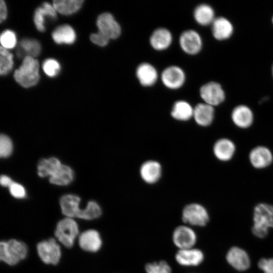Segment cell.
Instances as JSON below:
<instances>
[{
	"mask_svg": "<svg viewBox=\"0 0 273 273\" xmlns=\"http://www.w3.org/2000/svg\"><path fill=\"white\" fill-rule=\"evenodd\" d=\"M80 198L73 195H66L62 196L60 204L62 213L67 217L79 218L86 220H92L99 217L102 213L100 206L94 201L88 202L84 209H80Z\"/></svg>",
	"mask_w": 273,
	"mask_h": 273,
	"instance_id": "1",
	"label": "cell"
},
{
	"mask_svg": "<svg viewBox=\"0 0 273 273\" xmlns=\"http://www.w3.org/2000/svg\"><path fill=\"white\" fill-rule=\"evenodd\" d=\"M252 234L257 238L264 239L273 229V205L265 202L256 204L253 211Z\"/></svg>",
	"mask_w": 273,
	"mask_h": 273,
	"instance_id": "2",
	"label": "cell"
},
{
	"mask_svg": "<svg viewBox=\"0 0 273 273\" xmlns=\"http://www.w3.org/2000/svg\"><path fill=\"white\" fill-rule=\"evenodd\" d=\"M39 65L37 60L26 56L20 67L14 73L15 81L23 87L28 88L36 85L39 80Z\"/></svg>",
	"mask_w": 273,
	"mask_h": 273,
	"instance_id": "3",
	"label": "cell"
},
{
	"mask_svg": "<svg viewBox=\"0 0 273 273\" xmlns=\"http://www.w3.org/2000/svg\"><path fill=\"white\" fill-rule=\"evenodd\" d=\"M26 244L15 239L2 241L0 243V259L6 263L13 265L24 259L27 254Z\"/></svg>",
	"mask_w": 273,
	"mask_h": 273,
	"instance_id": "4",
	"label": "cell"
},
{
	"mask_svg": "<svg viewBox=\"0 0 273 273\" xmlns=\"http://www.w3.org/2000/svg\"><path fill=\"white\" fill-rule=\"evenodd\" d=\"M181 220L184 224L192 227H204L210 220L209 213L202 205L193 203L187 205L183 209Z\"/></svg>",
	"mask_w": 273,
	"mask_h": 273,
	"instance_id": "5",
	"label": "cell"
},
{
	"mask_svg": "<svg viewBox=\"0 0 273 273\" xmlns=\"http://www.w3.org/2000/svg\"><path fill=\"white\" fill-rule=\"evenodd\" d=\"M78 233V226L76 222L73 218L66 217L57 223L55 236L64 246L71 248Z\"/></svg>",
	"mask_w": 273,
	"mask_h": 273,
	"instance_id": "6",
	"label": "cell"
},
{
	"mask_svg": "<svg viewBox=\"0 0 273 273\" xmlns=\"http://www.w3.org/2000/svg\"><path fill=\"white\" fill-rule=\"evenodd\" d=\"M171 239L177 250H180L195 247L198 237L193 227L183 224L175 228Z\"/></svg>",
	"mask_w": 273,
	"mask_h": 273,
	"instance_id": "7",
	"label": "cell"
},
{
	"mask_svg": "<svg viewBox=\"0 0 273 273\" xmlns=\"http://www.w3.org/2000/svg\"><path fill=\"white\" fill-rule=\"evenodd\" d=\"M37 250L41 260L46 264H57L61 258L60 246L54 238L40 242Z\"/></svg>",
	"mask_w": 273,
	"mask_h": 273,
	"instance_id": "8",
	"label": "cell"
},
{
	"mask_svg": "<svg viewBox=\"0 0 273 273\" xmlns=\"http://www.w3.org/2000/svg\"><path fill=\"white\" fill-rule=\"evenodd\" d=\"M228 263L238 271H245L250 268L251 258L247 252L239 246H232L225 254Z\"/></svg>",
	"mask_w": 273,
	"mask_h": 273,
	"instance_id": "9",
	"label": "cell"
},
{
	"mask_svg": "<svg viewBox=\"0 0 273 273\" xmlns=\"http://www.w3.org/2000/svg\"><path fill=\"white\" fill-rule=\"evenodd\" d=\"M176 263L183 267H196L201 264L205 255L201 249L195 247L177 250L174 255Z\"/></svg>",
	"mask_w": 273,
	"mask_h": 273,
	"instance_id": "10",
	"label": "cell"
},
{
	"mask_svg": "<svg viewBox=\"0 0 273 273\" xmlns=\"http://www.w3.org/2000/svg\"><path fill=\"white\" fill-rule=\"evenodd\" d=\"M97 26L98 32L110 39L117 38L121 33L120 25L109 13H103L98 16Z\"/></svg>",
	"mask_w": 273,
	"mask_h": 273,
	"instance_id": "11",
	"label": "cell"
},
{
	"mask_svg": "<svg viewBox=\"0 0 273 273\" xmlns=\"http://www.w3.org/2000/svg\"><path fill=\"white\" fill-rule=\"evenodd\" d=\"M200 95L205 103L213 107L219 105L225 99L221 85L215 82H210L202 86Z\"/></svg>",
	"mask_w": 273,
	"mask_h": 273,
	"instance_id": "12",
	"label": "cell"
},
{
	"mask_svg": "<svg viewBox=\"0 0 273 273\" xmlns=\"http://www.w3.org/2000/svg\"><path fill=\"white\" fill-rule=\"evenodd\" d=\"M251 165L257 169L269 166L273 161V154L270 150L264 146H257L251 150L248 156Z\"/></svg>",
	"mask_w": 273,
	"mask_h": 273,
	"instance_id": "13",
	"label": "cell"
},
{
	"mask_svg": "<svg viewBox=\"0 0 273 273\" xmlns=\"http://www.w3.org/2000/svg\"><path fill=\"white\" fill-rule=\"evenodd\" d=\"M179 43L182 50L189 55H194L201 50L202 41L199 34L194 30H187L180 35Z\"/></svg>",
	"mask_w": 273,
	"mask_h": 273,
	"instance_id": "14",
	"label": "cell"
},
{
	"mask_svg": "<svg viewBox=\"0 0 273 273\" xmlns=\"http://www.w3.org/2000/svg\"><path fill=\"white\" fill-rule=\"evenodd\" d=\"M161 78L163 84L167 88L176 89L181 87L186 80L183 70L177 66H170L162 72Z\"/></svg>",
	"mask_w": 273,
	"mask_h": 273,
	"instance_id": "15",
	"label": "cell"
},
{
	"mask_svg": "<svg viewBox=\"0 0 273 273\" xmlns=\"http://www.w3.org/2000/svg\"><path fill=\"white\" fill-rule=\"evenodd\" d=\"M236 150L235 143L231 139L222 138L218 139L213 146V152L217 159L221 162L230 161Z\"/></svg>",
	"mask_w": 273,
	"mask_h": 273,
	"instance_id": "16",
	"label": "cell"
},
{
	"mask_svg": "<svg viewBox=\"0 0 273 273\" xmlns=\"http://www.w3.org/2000/svg\"><path fill=\"white\" fill-rule=\"evenodd\" d=\"M231 119L234 124L241 129L250 127L254 121V115L252 110L244 105L236 106L232 111Z\"/></svg>",
	"mask_w": 273,
	"mask_h": 273,
	"instance_id": "17",
	"label": "cell"
},
{
	"mask_svg": "<svg viewBox=\"0 0 273 273\" xmlns=\"http://www.w3.org/2000/svg\"><path fill=\"white\" fill-rule=\"evenodd\" d=\"M78 243L82 249L92 252L99 250L102 245L101 236L95 230H88L82 233L79 236Z\"/></svg>",
	"mask_w": 273,
	"mask_h": 273,
	"instance_id": "18",
	"label": "cell"
},
{
	"mask_svg": "<svg viewBox=\"0 0 273 273\" xmlns=\"http://www.w3.org/2000/svg\"><path fill=\"white\" fill-rule=\"evenodd\" d=\"M172 41V36L167 29L158 28L155 29L150 37L151 47L157 51H163L169 47Z\"/></svg>",
	"mask_w": 273,
	"mask_h": 273,
	"instance_id": "19",
	"label": "cell"
},
{
	"mask_svg": "<svg viewBox=\"0 0 273 273\" xmlns=\"http://www.w3.org/2000/svg\"><path fill=\"white\" fill-rule=\"evenodd\" d=\"M136 76L140 84L144 86L154 85L158 78L156 68L148 63L140 64L136 69Z\"/></svg>",
	"mask_w": 273,
	"mask_h": 273,
	"instance_id": "20",
	"label": "cell"
},
{
	"mask_svg": "<svg viewBox=\"0 0 273 273\" xmlns=\"http://www.w3.org/2000/svg\"><path fill=\"white\" fill-rule=\"evenodd\" d=\"M193 117L199 125L209 126L214 118V107L205 103H199L194 108Z\"/></svg>",
	"mask_w": 273,
	"mask_h": 273,
	"instance_id": "21",
	"label": "cell"
},
{
	"mask_svg": "<svg viewBox=\"0 0 273 273\" xmlns=\"http://www.w3.org/2000/svg\"><path fill=\"white\" fill-rule=\"evenodd\" d=\"M161 174V165L155 161H147L142 165L140 168L141 177L149 184L156 183L159 179Z\"/></svg>",
	"mask_w": 273,
	"mask_h": 273,
	"instance_id": "22",
	"label": "cell"
},
{
	"mask_svg": "<svg viewBox=\"0 0 273 273\" xmlns=\"http://www.w3.org/2000/svg\"><path fill=\"white\" fill-rule=\"evenodd\" d=\"M57 12L53 5L45 2L41 6L37 8L34 15L33 21L37 29L43 32L45 30L44 19L46 17H50L52 18H56Z\"/></svg>",
	"mask_w": 273,
	"mask_h": 273,
	"instance_id": "23",
	"label": "cell"
},
{
	"mask_svg": "<svg viewBox=\"0 0 273 273\" xmlns=\"http://www.w3.org/2000/svg\"><path fill=\"white\" fill-rule=\"evenodd\" d=\"M213 36L218 40H223L230 37L233 31L231 23L223 17L215 18L212 23Z\"/></svg>",
	"mask_w": 273,
	"mask_h": 273,
	"instance_id": "24",
	"label": "cell"
},
{
	"mask_svg": "<svg viewBox=\"0 0 273 273\" xmlns=\"http://www.w3.org/2000/svg\"><path fill=\"white\" fill-rule=\"evenodd\" d=\"M52 38L58 44H72L76 39V34L72 27L63 25L56 28L52 32Z\"/></svg>",
	"mask_w": 273,
	"mask_h": 273,
	"instance_id": "25",
	"label": "cell"
},
{
	"mask_svg": "<svg viewBox=\"0 0 273 273\" xmlns=\"http://www.w3.org/2000/svg\"><path fill=\"white\" fill-rule=\"evenodd\" d=\"M83 2V0H55L52 5L57 12L68 15L77 12Z\"/></svg>",
	"mask_w": 273,
	"mask_h": 273,
	"instance_id": "26",
	"label": "cell"
},
{
	"mask_svg": "<svg viewBox=\"0 0 273 273\" xmlns=\"http://www.w3.org/2000/svg\"><path fill=\"white\" fill-rule=\"evenodd\" d=\"M194 108L186 101H178L172 107L171 115L174 119L187 121L193 116Z\"/></svg>",
	"mask_w": 273,
	"mask_h": 273,
	"instance_id": "27",
	"label": "cell"
},
{
	"mask_svg": "<svg viewBox=\"0 0 273 273\" xmlns=\"http://www.w3.org/2000/svg\"><path fill=\"white\" fill-rule=\"evenodd\" d=\"M194 17L198 24L203 26L208 25L212 24L215 19L214 12L209 5L201 4L195 8Z\"/></svg>",
	"mask_w": 273,
	"mask_h": 273,
	"instance_id": "28",
	"label": "cell"
},
{
	"mask_svg": "<svg viewBox=\"0 0 273 273\" xmlns=\"http://www.w3.org/2000/svg\"><path fill=\"white\" fill-rule=\"evenodd\" d=\"M73 171L68 166L61 165L59 168L50 178L51 183L64 186L70 184L73 178Z\"/></svg>",
	"mask_w": 273,
	"mask_h": 273,
	"instance_id": "29",
	"label": "cell"
},
{
	"mask_svg": "<svg viewBox=\"0 0 273 273\" xmlns=\"http://www.w3.org/2000/svg\"><path fill=\"white\" fill-rule=\"evenodd\" d=\"M60 161L55 157L42 159L37 166L38 175L40 177L52 176L61 166Z\"/></svg>",
	"mask_w": 273,
	"mask_h": 273,
	"instance_id": "30",
	"label": "cell"
},
{
	"mask_svg": "<svg viewBox=\"0 0 273 273\" xmlns=\"http://www.w3.org/2000/svg\"><path fill=\"white\" fill-rule=\"evenodd\" d=\"M13 56L7 49L0 48V74L5 75L9 73L13 66Z\"/></svg>",
	"mask_w": 273,
	"mask_h": 273,
	"instance_id": "31",
	"label": "cell"
},
{
	"mask_svg": "<svg viewBox=\"0 0 273 273\" xmlns=\"http://www.w3.org/2000/svg\"><path fill=\"white\" fill-rule=\"evenodd\" d=\"M20 45L28 56L33 58L37 57L40 53L41 46L39 42L33 39L25 38L22 39Z\"/></svg>",
	"mask_w": 273,
	"mask_h": 273,
	"instance_id": "32",
	"label": "cell"
},
{
	"mask_svg": "<svg viewBox=\"0 0 273 273\" xmlns=\"http://www.w3.org/2000/svg\"><path fill=\"white\" fill-rule=\"evenodd\" d=\"M145 270L146 273H172L171 266L163 260L147 263Z\"/></svg>",
	"mask_w": 273,
	"mask_h": 273,
	"instance_id": "33",
	"label": "cell"
},
{
	"mask_svg": "<svg viewBox=\"0 0 273 273\" xmlns=\"http://www.w3.org/2000/svg\"><path fill=\"white\" fill-rule=\"evenodd\" d=\"M42 69L48 76L53 77L58 75L61 67L57 61L53 59H48L43 63Z\"/></svg>",
	"mask_w": 273,
	"mask_h": 273,
	"instance_id": "34",
	"label": "cell"
},
{
	"mask_svg": "<svg viewBox=\"0 0 273 273\" xmlns=\"http://www.w3.org/2000/svg\"><path fill=\"white\" fill-rule=\"evenodd\" d=\"M0 40L1 46L6 49L14 48L17 43L15 33L10 30H5L2 33Z\"/></svg>",
	"mask_w": 273,
	"mask_h": 273,
	"instance_id": "35",
	"label": "cell"
},
{
	"mask_svg": "<svg viewBox=\"0 0 273 273\" xmlns=\"http://www.w3.org/2000/svg\"><path fill=\"white\" fill-rule=\"evenodd\" d=\"M13 146L11 139L6 135L2 134L0 136V155L7 157L12 152Z\"/></svg>",
	"mask_w": 273,
	"mask_h": 273,
	"instance_id": "36",
	"label": "cell"
},
{
	"mask_svg": "<svg viewBox=\"0 0 273 273\" xmlns=\"http://www.w3.org/2000/svg\"><path fill=\"white\" fill-rule=\"evenodd\" d=\"M257 266L263 273H273V257L260 258Z\"/></svg>",
	"mask_w": 273,
	"mask_h": 273,
	"instance_id": "37",
	"label": "cell"
},
{
	"mask_svg": "<svg viewBox=\"0 0 273 273\" xmlns=\"http://www.w3.org/2000/svg\"><path fill=\"white\" fill-rule=\"evenodd\" d=\"M9 188L10 193L14 197L23 198L25 196V190L22 185L14 182Z\"/></svg>",
	"mask_w": 273,
	"mask_h": 273,
	"instance_id": "38",
	"label": "cell"
},
{
	"mask_svg": "<svg viewBox=\"0 0 273 273\" xmlns=\"http://www.w3.org/2000/svg\"><path fill=\"white\" fill-rule=\"evenodd\" d=\"M90 39L92 42L100 47H105L110 40L99 32L92 34L90 36Z\"/></svg>",
	"mask_w": 273,
	"mask_h": 273,
	"instance_id": "39",
	"label": "cell"
},
{
	"mask_svg": "<svg viewBox=\"0 0 273 273\" xmlns=\"http://www.w3.org/2000/svg\"><path fill=\"white\" fill-rule=\"evenodd\" d=\"M7 17V9L5 2L0 1V22L2 23L5 21Z\"/></svg>",
	"mask_w": 273,
	"mask_h": 273,
	"instance_id": "40",
	"label": "cell"
},
{
	"mask_svg": "<svg viewBox=\"0 0 273 273\" xmlns=\"http://www.w3.org/2000/svg\"><path fill=\"white\" fill-rule=\"evenodd\" d=\"M0 183L1 185L4 187H10L14 181L9 177L3 175L1 177Z\"/></svg>",
	"mask_w": 273,
	"mask_h": 273,
	"instance_id": "41",
	"label": "cell"
},
{
	"mask_svg": "<svg viewBox=\"0 0 273 273\" xmlns=\"http://www.w3.org/2000/svg\"><path fill=\"white\" fill-rule=\"evenodd\" d=\"M272 75H273V67H272Z\"/></svg>",
	"mask_w": 273,
	"mask_h": 273,
	"instance_id": "42",
	"label": "cell"
},
{
	"mask_svg": "<svg viewBox=\"0 0 273 273\" xmlns=\"http://www.w3.org/2000/svg\"><path fill=\"white\" fill-rule=\"evenodd\" d=\"M272 22H273V18H272Z\"/></svg>",
	"mask_w": 273,
	"mask_h": 273,
	"instance_id": "43",
	"label": "cell"
},
{
	"mask_svg": "<svg viewBox=\"0 0 273 273\" xmlns=\"http://www.w3.org/2000/svg\"><path fill=\"white\" fill-rule=\"evenodd\" d=\"M189 273H194V272H189Z\"/></svg>",
	"mask_w": 273,
	"mask_h": 273,
	"instance_id": "44",
	"label": "cell"
}]
</instances>
